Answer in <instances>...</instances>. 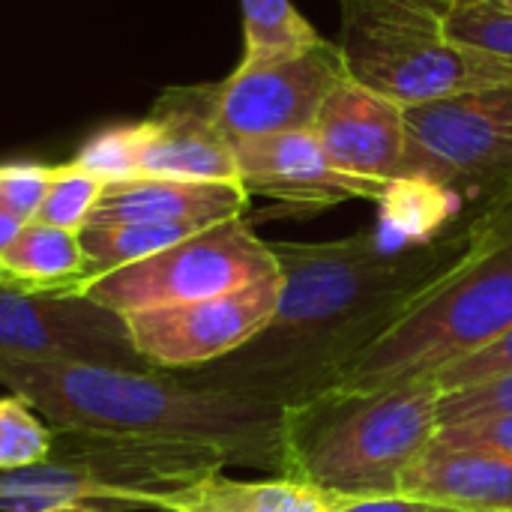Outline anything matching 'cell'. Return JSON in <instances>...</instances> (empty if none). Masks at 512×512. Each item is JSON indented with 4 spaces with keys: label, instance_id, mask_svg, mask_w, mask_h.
<instances>
[{
    "label": "cell",
    "instance_id": "cell-1",
    "mask_svg": "<svg viewBox=\"0 0 512 512\" xmlns=\"http://www.w3.org/2000/svg\"><path fill=\"white\" fill-rule=\"evenodd\" d=\"M474 216L477 210L435 240L408 246H390L378 231L270 243L279 264L270 324L234 354L183 378L282 408L333 390L348 366L459 264L474 237Z\"/></svg>",
    "mask_w": 512,
    "mask_h": 512
},
{
    "label": "cell",
    "instance_id": "cell-2",
    "mask_svg": "<svg viewBox=\"0 0 512 512\" xmlns=\"http://www.w3.org/2000/svg\"><path fill=\"white\" fill-rule=\"evenodd\" d=\"M0 387L33 405L51 429L153 444L207 447L228 468L282 474L285 408L201 387L162 369L30 363L0 357Z\"/></svg>",
    "mask_w": 512,
    "mask_h": 512
},
{
    "label": "cell",
    "instance_id": "cell-3",
    "mask_svg": "<svg viewBox=\"0 0 512 512\" xmlns=\"http://www.w3.org/2000/svg\"><path fill=\"white\" fill-rule=\"evenodd\" d=\"M441 387L423 375L384 390H327L285 408L282 474L327 495H402L438 432Z\"/></svg>",
    "mask_w": 512,
    "mask_h": 512
},
{
    "label": "cell",
    "instance_id": "cell-4",
    "mask_svg": "<svg viewBox=\"0 0 512 512\" xmlns=\"http://www.w3.org/2000/svg\"><path fill=\"white\" fill-rule=\"evenodd\" d=\"M512 330V198L477 210L459 264L372 348L333 390H384L477 354Z\"/></svg>",
    "mask_w": 512,
    "mask_h": 512
},
{
    "label": "cell",
    "instance_id": "cell-5",
    "mask_svg": "<svg viewBox=\"0 0 512 512\" xmlns=\"http://www.w3.org/2000/svg\"><path fill=\"white\" fill-rule=\"evenodd\" d=\"M339 51L351 81L405 108L512 84V63L453 42L426 0H342Z\"/></svg>",
    "mask_w": 512,
    "mask_h": 512
},
{
    "label": "cell",
    "instance_id": "cell-6",
    "mask_svg": "<svg viewBox=\"0 0 512 512\" xmlns=\"http://www.w3.org/2000/svg\"><path fill=\"white\" fill-rule=\"evenodd\" d=\"M216 450L57 432L33 468L0 471V512H42L57 504L147 507L150 498L225 471Z\"/></svg>",
    "mask_w": 512,
    "mask_h": 512
},
{
    "label": "cell",
    "instance_id": "cell-7",
    "mask_svg": "<svg viewBox=\"0 0 512 512\" xmlns=\"http://www.w3.org/2000/svg\"><path fill=\"white\" fill-rule=\"evenodd\" d=\"M405 177L456 192L468 210L512 198V84L405 108Z\"/></svg>",
    "mask_w": 512,
    "mask_h": 512
},
{
    "label": "cell",
    "instance_id": "cell-8",
    "mask_svg": "<svg viewBox=\"0 0 512 512\" xmlns=\"http://www.w3.org/2000/svg\"><path fill=\"white\" fill-rule=\"evenodd\" d=\"M279 273L267 240L246 216L216 222L192 237L120 270L78 282L66 294H81L120 315L195 303L240 291Z\"/></svg>",
    "mask_w": 512,
    "mask_h": 512
},
{
    "label": "cell",
    "instance_id": "cell-9",
    "mask_svg": "<svg viewBox=\"0 0 512 512\" xmlns=\"http://www.w3.org/2000/svg\"><path fill=\"white\" fill-rule=\"evenodd\" d=\"M345 78L342 51L318 42L306 51L279 57H243L219 84L207 87L213 126L234 144L312 129L324 99Z\"/></svg>",
    "mask_w": 512,
    "mask_h": 512
},
{
    "label": "cell",
    "instance_id": "cell-10",
    "mask_svg": "<svg viewBox=\"0 0 512 512\" xmlns=\"http://www.w3.org/2000/svg\"><path fill=\"white\" fill-rule=\"evenodd\" d=\"M0 357L30 363H90L153 369L132 345L126 315L81 294L15 291L0 285Z\"/></svg>",
    "mask_w": 512,
    "mask_h": 512
},
{
    "label": "cell",
    "instance_id": "cell-11",
    "mask_svg": "<svg viewBox=\"0 0 512 512\" xmlns=\"http://www.w3.org/2000/svg\"><path fill=\"white\" fill-rule=\"evenodd\" d=\"M279 303V273L231 294L144 309L126 315L135 351L153 369L189 372L216 363L249 339H255L273 318Z\"/></svg>",
    "mask_w": 512,
    "mask_h": 512
},
{
    "label": "cell",
    "instance_id": "cell-12",
    "mask_svg": "<svg viewBox=\"0 0 512 512\" xmlns=\"http://www.w3.org/2000/svg\"><path fill=\"white\" fill-rule=\"evenodd\" d=\"M240 186L294 210H324L345 201H381L387 183L342 171L312 129L234 144Z\"/></svg>",
    "mask_w": 512,
    "mask_h": 512
},
{
    "label": "cell",
    "instance_id": "cell-13",
    "mask_svg": "<svg viewBox=\"0 0 512 512\" xmlns=\"http://www.w3.org/2000/svg\"><path fill=\"white\" fill-rule=\"evenodd\" d=\"M135 177L240 183L231 141L213 126L207 87L168 90L156 111L132 123Z\"/></svg>",
    "mask_w": 512,
    "mask_h": 512
},
{
    "label": "cell",
    "instance_id": "cell-14",
    "mask_svg": "<svg viewBox=\"0 0 512 512\" xmlns=\"http://www.w3.org/2000/svg\"><path fill=\"white\" fill-rule=\"evenodd\" d=\"M312 132L327 156L354 177L378 183L405 177V105L348 75L324 99Z\"/></svg>",
    "mask_w": 512,
    "mask_h": 512
},
{
    "label": "cell",
    "instance_id": "cell-15",
    "mask_svg": "<svg viewBox=\"0 0 512 512\" xmlns=\"http://www.w3.org/2000/svg\"><path fill=\"white\" fill-rule=\"evenodd\" d=\"M249 192L240 183H192L132 177L105 183L87 225L117 222H183L210 228L246 216Z\"/></svg>",
    "mask_w": 512,
    "mask_h": 512
},
{
    "label": "cell",
    "instance_id": "cell-16",
    "mask_svg": "<svg viewBox=\"0 0 512 512\" xmlns=\"http://www.w3.org/2000/svg\"><path fill=\"white\" fill-rule=\"evenodd\" d=\"M402 495L468 512L512 510V456L429 444L405 471Z\"/></svg>",
    "mask_w": 512,
    "mask_h": 512
},
{
    "label": "cell",
    "instance_id": "cell-17",
    "mask_svg": "<svg viewBox=\"0 0 512 512\" xmlns=\"http://www.w3.org/2000/svg\"><path fill=\"white\" fill-rule=\"evenodd\" d=\"M144 510L174 512H330L318 489L288 477L234 480L225 471L210 474L192 486L156 495Z\"/></svg>",
    "mask_w": 512,
    "mask_h": 512
},
{
    "label": "cell",
    "instance_id": "cell-18",
    "mask_svg": "<svg viewBox=\"0 0 512 512\" xmlns=\"http://www.w3.org/2000/svg\"><path fill=\"white\" fill-rule=\"evenodd\" d=\"M84 252L78 231L27 222L15 243L0 255V285L15 291L66 294L84 282Z\"/></svg>",
    "mask_w": 512,
    "mask_h": 512
},
{
    "label": "cell",
    "instance_id": "cell-19",
    "mask_svg": "<svg viewBox=\"0 0 512 512\" xmlns=\"http://www.w3.org/2000/svg\"><path fill=\"white\" fill-rule=\"evenodd\" d=\"M381 225L375 228L390 246L426 243L453 228L462 216L474 213L465 201L423 177H399L387 183L381 201Z\"/></svg>",
    "mask_w": 512,
    "mask_h": 512
},
{
    "label": "cell",
    "instance_id": "cell-20",
    "mask_svg": "<svg viewBox=\"0 0 512 512\" xmlns=\"http://www.w3.org/2000/svg\"><path fill=\"white\" fill-rule=\"evenodd\" d=\"M195 231H204L201 225H183V222H117V225H84L78 231L84 267L87 276H102L111 270H120L126 264L144 261Z\"/></svg>",
    "mask_w": 512,
    "mask_h": 512
},
{
    "label": "cell",
    "instance_id": "cell-21",
    "mask_svg": "<svg viewBox=\"0 0 512 512\" xmlns=\"http://www.w3.org/2000/svg\"><path fill=\"white\" fill-rule=\"evenodd\" d=\"M243 9V57H279L306 51L324 36L297 12L291 0H240Z\"/></svg>",
    "mask_w": 512,
    "mask_h": 512
},
{
    "label": "cell",
    "instance_id": "cell-22",
    "mask_svg": "<svg viewBox=\"0 0 512 512\" xmlns=\"http://www.w3.org/2000/svg\"><path fill=\"white\" fill-rule=\"evenodd\" d=\"M21 396H0V471L33 468L54 450V429Z\"/></svg>",
    "mask_w": 512,
    "mask_h": 512
},
{
    "label": "cell",
    "instance_id": "cell-23",
    "mask_svg": "<svg viewBox=\"0 0 512 512\" xmlns=\"http://www.w3.org/2000/svg\"><path fill=\"white\" fill-rule=\"evenodd\" d=\"M444 33L465 48L512 63V9L495 0L456 3L444 15Z\"/></svg>",
    "mask_w": 512,
    "mask_h": 512
},
{
    "label": "cell",
    "instance_id": "cell-24",
    "mask_svg": "<svg viewBox=\"0 0 512 512\" xmlns=\"http://www.w3.org/2000/svg\"><path fill=\"white\" fill-rule=\"evenodd\" d=\"M105 183L87 171H81L78 165L66 162V165H54L48 192L39 204L36 222L42 225H54L63 231H81L90 222V213L102 195Z\"/></svg>",
    "mask_w": 512,
    "mask_h": 512
},
{
    "label": "cell",
    "instance_id": "cell-25",
    "mask_svg": "<svg viewBox=\"0 0 512 512\" xmlns=\"http://www.w3.org/2000/svg\"><path fill=\"white\" fill-rule=\"evenodd\" d=\"M72 165L81 171L99 177L102 183H117V180H132L135 165H132V123L108 126L99 129L84 141V147L75 153Z\"/></svg>",
    "mask_w": 512,
    "mask_h": 512
},
{
    "label": "cell",
    "instance_id": "cell-26",
    "mask_svg": "<svg viewBox=\"0 0 512 512\" xmlns=\"http://www.w3.org/2000/svg\"><path fill=\"white\" fill-rule=\"evenodd\" d=\"M492 414H512V372L486 378L480 384L441 393L438 402V426L462 423L474 417H492Z\"/></svg>",
    "mask_w": 512,
    "mask_h": 512
},
{
    "label": "cell",
    "instance_id": "cell-27",
    "mask_svg": "<svg viewBox=\"0 0 512 512\" xmlns=\"http://www.w3.org/2000/svg\"><path fill=\"white\" fill-rule=\"evenodd\" d=\"M51 174L54 165H39V162L0 165V207L18 216L21 222H33L48 192Z\"/></svg>",
    "mask_w": 512,
    "mask_h": 512
},
{
    "label": "cell",
    "instance_id": "cell-28",
    "mask_svg": "<svg viewBox=\"0 0 512 512\" xmlns=\"http://www.w3.org/2000/svg\"><path fill=\"white\" fill-rule=\"evenodd\" d=\"M432 447L486 450V453L512 456V414H492V417H474V420L438 426Z\"/></svg>",
    "mask_w": 512,
    "mask_h": 512
},
{
    "label": "cell",
    "instance_id": "cell-29",
    "mask_svg": "<svg viewBox=\"0 0 512 512\" xmlns=\"http://www.w3.org/2000/svg\"><path fill=\"white\" fill-rule=\"evenodd\" d=\"M512 372V330H507L501 339H495L492 345L480 348L477 354L447 366L444 372H438V387L441 393H453V390H462V387H471V384H480L486 378H495V375H504Z\"/></svg>",
    "mask_w": 512,
    "mask_h": 512
},
{
    "label": "cell",
    "instance_id": "cell-30",
    "mask_svg": "<svg viewBox=\"0 0 512 512\" xmlns=\"http://www.w3.org/2000/svg\"><path fill=\"white\" fill-rule=\"evenodd\" d=\"M327 501L330 512H432L435 504L408 498V495H378V498H354V495H327L321 492Z\"/></svg>",
    "mask_w": 512,
    "mask_h": 512
},
{
    "label": "cell",
    "instance_id": "cell-31",
    "mask_svg": "<svg viewBox=\"0 0 512 512\" xmlns=\"http://www.w3.org/2000/svg\"><path fill=\"white\" fill-rule=\"evenodd\" d=\"M42 512H105V507L102 504H57Z\"/></svg>",
    "mask_w": 512,
    "mask_h": 512
},
{
    "label": "cell",
    "instance_id": "cell-32",
    "mask_svg": "<svg viewBox=\"0 0 512 512\" xmlns=\"http://www.w3.org/2000/svg\"><path fill=\"white\" fill-rule=\"evenodd\" d=\"M426 3H429V6H435V9H441V12L447 15L456 3H468V0H426Z\"/></svg>",
    "mask_w": 512,
    "mask_h": 512
},
{
    "label": "cell",
    "instance_id": "cell-33",
    "mask_svg": "<svg viewBox=\"0 0 512 512\" xmlns=\"http://www.w3.org/2000/svg\"><path fill=\"white\" fill-rule=\"evenodd\" d=\"M432 512H468V510H456V507H435Z\"/></svg>",
    "mask_w": 512,
    "mask_h": 512
},
{
    "label": "cell",
    "instance_id": "cell-34",
    "mask_svg": "<svg viewBox=\"0 0 512 512\" xmlns=\"http://www.w3.org/2000/svg\"><path fill=\"white\" fill-rule=\"evenodd\" d=\"M498 6H504V9H512V0H495Z\"/></svg>",
    "mask_w": 512,
    "mask_h": 512
},
{
    "label": "cell",
    "instance_id": "cell-35",
    "mask_svg": "<svg viewBox=\"0 0 512 512\" xmlns=\"http://www.w3.org/2000/svg\"><path fill=\"white\" fill-rule=\"evenodd\" d=\"M153 512H174V510H153Z\"/></svg>",
    "mask_w": 512,
    "mask_h": 512
},
{
    "label": "cell",
    "instance_id": "cell-36",
    "mask_svg": "<svg viewBox=\"0 0 512 512\" xmlns=\"http://www.w3.org/2000/svg\"><path fill=\"white\" fill-rule=\"evenodd\" d=\"M498 512H512V510H498Z\"/></svg>",
    "mask_w": 512,
    "mask_h": 512
}]
</instances>
